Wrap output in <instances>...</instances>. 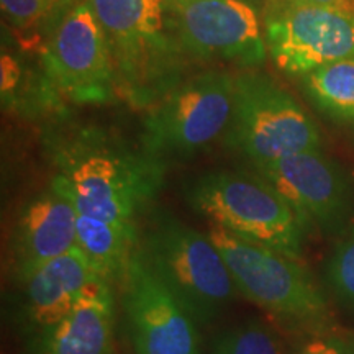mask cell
<instances>
[{"label":"cell","mask_w":354,"mask_h":354,"mask_svg":"<svg viewBox=\"0 0 354 354\" xmlns=\"http://www.w3.org/2000/svg\"><path fill=\"white\" fill-rule=\"evenodd\" d=\"M43 145L56 169L53 179L79 214L138 225L165 184L166 161L104 128L56 127Z\"/></svg>","instance_id":"cell-1"},{"label":"cell","mask_w":354,"mask_h":354,"mask_svg":"<svg viewBox=\"0 0 354 354\" xmlns=\"http://www.w3.org/2000/svg\"><path fill=\"white\" fill-rule=\"evenodd\" d=\"M107 37L117 92L151 107L183 81L189 61L169 0H87Z\"/></svg>","instance_id":"cell-2"},{"label":"cell","mask_w":354,"mask_h":354,"mask_svg":"<svg viewBox=\"0 0 354 354\" xmlns=\"http://www.w3.org/2000/svg\"><path fill=\"white\" fill-rule=\"evenodd\" d=\"M196 214L238 238L299 261L304 223L276 189L256 172L220 171L203 174L185 187Z\"/></svg>","instance_id":"cell-3"},{"label":"cell","mask_w":354,"mask_h":354,"mask_svg":"<svg viewBox=\"0 0 354 354\" xmlns=\"http://www.w3.org/2000/svg\"><path fill=\"white\" fill-rule=\"evenodd\" d=\"M243 297L286 325L325 330L330 310L325 295L299 261L254 245L210 223L209 233Z\"/></svg>","instance_id":"cell-4"},{"label":"cell","mask_w":354,"mask_h":354,"mask_svg":"<svg viewBox=\"0 0 354 354\" xmlns=\"http://www.w3.org/2000/svg\"><path fill=\"white\" fill-rule=\"evenodd\" d=\"M138 251L197 325H207L233 302L234 286L223 256L207 233L159 216L140 238Z\"/></svg>","instance_id":"cell-5"},{"label":"cell","mask_w":354,"mask_h":354,"mask_svg":"<svg viewBox=\"0 0 354 354\" xmlns=\"http://www.w3.org/2000/svg\"><path fill=\"white\" fill-rule=\"evenodd\" d=\"M225 145L241 153L251 166L313 149H322L320 133L289 92L258 73L234 77L233 113Z\"/></svg>","instance_id":"cell-6"},{"label":"cell","mask_w":354,"mask_h":354,"mask_svg":"<svg viewBox=\"0 0 354 354\" xmlns=\"http://www.w3.org/2000/svg\"><path fill=\"white\" fill-rule=\"evenodd\" d=\"M234 77L228 71L212 69L177 82L149 107L141 146L162 161L209 148L228 130Z\"/></svg>","instance_id":"cell-7"},{"label":"cell","mask_w":354,"mask_h":354,"mask_svg":"<svg viewBox=\"0 0 354 354\" xmlns=\"http://www.w3.org/2000/svg\"><path fill=\"white\" fill-rule=\"evenodd\" d=\"M48 25L41 66L61 99L79 105L113 100L117 82L112 55L87 0H59Z\"/></svg>","instance_id":"cell-8"},{"label":"cell","mask_w":354,"mask_h":354,"mask_svg":"<svg viewBox=\"0 0 354 354\" xmlns=\"http://www.w3.org/2000/svg\"><path fill=\"white\" fill-rule=\"evenodd\" d=\"M268 55L290 76L354 57V15L312 0H272L263 17Z\"/></svg>","instance_id":"cell-9"},{"label":"cell","mask_w":354,"mask_h":354,"mask_svg":"<svg viewBox=\"0 0 354 354\" xmlns=\"http://www.w3.org/2000/svg\"><path fill=\"white\" fill-rule=\"evenodd\" d=\"M122 287L128 335L136 354H198L197 322L138 250Z\"/></svg>","instance_id":"cell-10"},{"label":"cell","mask_w":354,"mask_h":354,"mask_svg":"<svg viewBox=\"0 0 354 354\" xmlns=\"http://www.w3.org/2000/svg\"><path fill=\"white\" fill-rule=\"evenodd\" d=\"M289 202L305 228L317 225L339 233L353 212V187L346 172L322 149L253 166Z\"/></svg>","instance_id":"cell-11"},{"label":"cell","mask_w":354,"mask_h":354,"mask_svg":"<svg viewBox=\"0 0 354 354\" xmlns=\"http://www.w3.org/2000/svg\"><path fill=\"white\" fill-rule=\"evenodd\" d=\"M176 10L189 59L253 68L268 57L263 20L251 0H194Z\"/></svg>","instance_id":"cell-12"},{"label":"cell","mask_w":354,"mask_h":354,"mask_svg":"<svg viewBox=\"0 0 354 354\" xmlns=\"http://www.w3.org/2000/svg\"><path fill=\"white\" fill-rule=\"evenodd\" d=\"M77 215L76 205L55 179L21 207L8 246L10 269L19 284L77 246Z\"/></svg>","instance_id":"cell-13"},{"label":"cell","mask_w":354,"mask_h":354,"mask_svg":"<svg viewBox=\"0 0 354 354\" xmlns=\"http://www.w3.org/2000/svg\"><path fill=\"white\" fill-rule=\"evenodd\" d=\"M95 277L91 263L76 246L21 282L20 331L28 351L73 312Z\"/></svg>","instance_id":"cell-14"},{"label":"cell","mask_w":354,"mask_h":354,"mask_svg":"<svg viewBox=\"0 0 354 354\" xmlns=\"http://www.w3.org/2000/svg\"><path fill=\"white\" fill-rule=\"evenodd\" d=\"M30 354H115V287L95 277L73 312Z\"/></svg>","instance_id":"cell-15"},{"label":"cell","mask_w":354,"mask_h":354,"mask_svg":"<svg viewBox=\"0 0 354 354\" xmlns=\"http://www.w3.org/2000/svg\"><path fill=\"white\" fill-rule=\"evenodd\" d=\"M138 245V225L77 215V248L91 263L95 276L113 287L122 286Z\"/></svg>","instance_id":"cell-16"},{"label":"cell","mask_w":354,"mask_h":354,"mask_svg":"<svg viewBox=\"0 0 354 354\" xmlns=\"http://www.w3.org/2000/svg\"><path fill=\"white\" fill-rule=\"evenodd\" d=\"M300 86L318 112L342 125L354 127V57L305 74Z\"/></svg>","instance_id":"cell-17"},{"label":"cell","mask_w":354,"mask_h":354,"mask_svg":"<svg viewBox=\"0 0 354 354\" xmlns=\"http://www.w3.org/2000/svg\"><path fill=\"white\" fill-rule=\"evenodd\" d=\"M212 354H287L281 336L263 320H248L221 331L212 342Z\"/></svg>","instance_id":"cell-18"},{"label":"cell","mask_w":354,"mask_h":354,"mask_svg":"<svg viewBox=\"0 0 354 354\" xmlns=\"http://www.w3.org/2000/svg\"><path fill=\"white\" fill-rule=\"evenodd\" d=\"M326 284L343 307L354 310V227L343 234L326 263Z\"/></svg>","instance_id":"cell-19"},{"label":"cell","mask_w":354,"mask_h":354,"mask_svg":"<svg viewBox=\"0 0 354 354\" xmlns=\"http://www.w3.org/2000/svg\"><path fill=\"white\" fill-rule=\"evenodd\" d=\"M3 19L15 30H30L46 19L55 3L50 0H0Z\"/></svg>","instance_id":"cell-20"},{"label":"cell","mask_w":354,"mask_h":354,"mask_svg":"<svg viewBox=\"0 0 354 354\" xmlns=\"http://www.w3.org/2000/svg\"><path fill=\"white\" fill-rule=\"evenodd\" d=\"M289 354H354V339L326 328L308 331Z\"/></svg>","instance_id":"cell-21"},{"label":"cell","mask_w":354,"mask_h":354,"mask_svg":"<svg viewBox=\"0 0 354 354\" xmlns=\"http://www.w3.org/2000/svg\"><path fill=\"white\" fill-rule=\"evenodd\" d=\"M312 2L320 3V6L336 8L344 13H351L354 15V0H312Z\"/></svg>","instance_id":"cell-22"},{"label":"cell","mask_w":354,"mask_h":354,"mask_svg":"<svg viewBox=\"0 0 354 354\" xmlns=\"http://www.w3.org/2000/svg\"><path fill=\"white\" fill-rule=\"evenodd\" d=\"M169 2L174 3L176 7H180V6H185V3H190V2H194V0H169Z\"/></svg>","instance_id":"cell-23"},{"label":"cell","mask_w":354,"mask_h":354,"mask_svg":"<svg viewBox=\"0 0 354 354\" xmlns=\"http://www.w3.org/2000/svg\"><path fill=\"white\" fill-rule=\"evenodd\" d=\"M50 2H51V3H56V2H57V0H50Z\"/></svg>","instance_id":"cell-24"}]
</instances>
